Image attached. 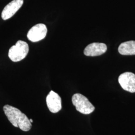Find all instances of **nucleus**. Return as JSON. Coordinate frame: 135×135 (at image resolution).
<instances>
[{
  "instance_id": "obj_2",
  "label": "nucleus",
  "mask_w": 135,
  "mask_h": 135,
  "mask_svg": "<svg viewBox=\"0 0 135 135\" xmlns=\"http://www.w3.org/2000/svg\"><path fill=\"white\" fill-rule=\"evenodd\" d=\"M72 101L76 110L83 114H90L95 109V107L89 101L87 97L81 94H74L73 96Z\"/></svg>"
},
{
  "instance_id": "obj_5",
  "label": "nucleus",
  "mask_w": 135,
  "mask_h": 135,
  "mask_svg": "<svg viewBox=\"0 0 135 135\" xmlns=\"http://www.w3.org/2000/svg\"><path fill=\"white\" fill-rule=\"evenodd\" d=\"M118 81L124 90L130 93H135V75L134 74L131 72L123 73L118 78Z\"/></svg>"
},
{
  "instance_id": "obj_3",
  "label": "nucleus",
  "mask_w": 135,
  "mask_h": 135,
  "mask_svg": "<svg viewBox=\"0 0 135 135\" xmlns=\"http://www.w3.org/2000/svg\"><path fill=\"white\" fill-rule=\"evenodd\" d=\"M29 50L28 44L26 42L19 40L10 49L8 56L12 61L17 62L27 56Z\"/></svg>"
},
{
  "instance_id": "obj_1",
  "label": "nucleus",
  "mask_w": 135,
  "mask_h": 135,
  "mask_svg": "<svg viewBox=\"0 0 135 135\" xmlns=\"http://www.w3.org/2000/svg\"><path fill=\"white\" fill-rule=\"evenodd\" d=\"M3 110L9 121L14 127L25 132L30 130L32 124L30 119L18 109L6 105L3 107Z\"/></svg>"
},
{
  "instance_id": "obj_8",
  "label": "nucleus",
  "mask_w": 135,
  "mask_h": 135,
  "mask_svg": "<svg viewBox=\"0 0 135 135\" xmlns=\"http://www.w3.org/2000/svg\"><path fill=\"white\" fill-rule=\"evenodd\" d=\"M107 50V45L102 43H93L88 45L84 53L87 56H98L105 53Z\"/></svg>"
},
{
  "instance_id": "obj_7",
  "label": "nucleus",
  "mask_w": 135,
  "mask_h": 135,
  "mask_svg": "<svg viewBox=\"0 0 135 135\" xmlns=\"http://www.w3.org/2000/svg\"><path fill=\"white\" fill-rule=\"evenodd\" d=\"M24 0H13L7 5L2 12V18L7 20L11 18L19 10L23 4Z\"/></svg>"
},
{
  "instance_id": "obj_9",
  "label": "nucleus",
  "mask_w": 135,
  "mask_h": 135,
  "mask_svg": "<svg viewBox=\"0 0 135 135\" xmlns=\"http://www.w3.org/2000/svg\"><path fill=\"white\" fill-rule=\"evenodd\" d=\"M118 51L122 55H135V41H130L122 43L118 48Z\"/></svg>"
},
{
  "instance_id": "obj_4",
  "label": "nucleus",
  "mask_w": 135,
  "mask_h": 135,
  "mask_svg": "<svg viewBox=\"0 0 135 135\" xmlns=\"http://www.w3.org/2000/svg\"><path fill=\"white\" fill-rule=\"evenodd\" d=\"M47 33V28L45 25L38 24L30 29L27 34V37L30 41L37 42L44 39Z\"/></svg>"
},
{
  "instance_id": "obj_6",
  "label": "nucleus",
  "mask_w": 135,
  "mask_h": 135,
  "mask_svg": "<svg viewBox=\"0 0 135 135\" xmlns=\"http://www.w3.org/2000/svg\"><path fill=\"white\" fill-rule=\"evenodd\" d=\"M49 110L53 113H57L62 109V100L57 93L51 91L46 98Z\"/></svg>"
},
{
  "instance_id": "obj_10",
  "label": "nucleus",
  "mask_w": 135,
  "mask_h": 135,
  "mask_svg": "<svg viewBox=\"0 0 135 135\" xmlns=\"http://www.w3.org/2000/svg\"><path fill=\"white\" fill-rule=\"evenodd\" d=\"M30 122H31V123L33 122V120H32V119H30Z\"/></svg>"
}]
</instances>
